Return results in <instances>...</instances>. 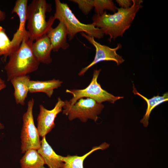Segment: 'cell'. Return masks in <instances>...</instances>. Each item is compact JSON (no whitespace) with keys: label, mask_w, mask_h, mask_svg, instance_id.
Here are the masks:
<instances>
[{"label":"cell","mask_w":168,"mask_h":168,"mask_svg":"<svg viewBox=\"0 0 168 168\" xmlns=\"http://www.w3.org/2000/svg\"><path fill=\"white\" fill-rule=\"evenodd\" d=\"M46 34L49 40L53 51L57 52L60 49L65 50L69 47L67 42L66 28L62 21H59L55 28L51 27Z\"/></svg>","instance_id":"obj_11"},{"label":"cell","mask_w":168,"mask_h":168,"mask_svg":"<svg viewBox=\"0 0 168 168\" xmlns=\"http://www.w3.org/2000/svg\"><path fill=\"white\" fill-rule=\"evenodd\" d=\"M109 146V144L104 142L99 146L93 147L91 151L83 156L68 155L66 157L63 156V164L62 168H84L83 162L87 156L95 151L99 149L105 150Z\"/></svg>","instance_id":"obj_17"},{"label":"cell","mask_w":168,"mask_h":168,"mask_svg":"<svg viewBox=\"0 0 168 168\" xmlns=\"http://www.w3.org/2000/svg\"><path fill=\"white\" fill-rule=\"evenodd\" d=\"M66 105L65 101L58 97L54 108L51 110H48L42 105H40V113L37 119V129L40 136H45L54 127L55 119Z\"/></svg>","instance_id":"obj_9"},{"label":"cell","mask_w":168,"mask_h":168,"mask_svg":"<svg viewBox=\"0 0 168 168\" xmlns=\"http://www.w3.org/2000/svg\"><path fill=\"white\" fill-rule=\"evenodd\" d=\"M30 77L28 75L14 77L11 81L14 89V95L17 104L23 105L29 92V85Z\"/></svg>","instance_id":"obj_14"},{"label":"cell","mask_w":168,"mask_h":168,"mask_svg":"<svg viewBox=\"0 0 168 168\" xmlns=\"http://www.w3.org/2000/svg\"><path fill=\"white\" fill-rule=\"evenodd\" d=\"M5 84L4 81L0 78V85Z\"/></svg>","instance_id":"obj_24"},{"label":"cell","mask_w":168,"mask_h":168,"mask_svg":"<svg viewBox=\"0 0 168 168\" xmlns=\"http://www.w3.org/2000/svg\"><path fill=\"white\" fill-rule=\"evenodd\" d=\"M116 2L121 8L124 9L130 7L132 4V2L131 0H116Z\"/></svg>","instance_id":"obj_21"},{"label":"cell","mask_w":168,"mask_h":168,"mask_svg":"<svg viewBox=\"0 0 168 168\" xmlns=\"http://www.w3.org/2000/svg\"><path fill=\"white\" fill-rule=\"evenodd\" d=\"M27 3V0H17L12 10V13H15L18 15L19 25L18 29L14 34L11 40L10 55L19 48L24 37L26 35L29 36L25 28Z\"/></svg>","instance_id":"obj_10"},{"label":"cell","mask_w":168,"mask_h":168,"mask_svg":"<svg viewBox=\"0 0 168 168\" xmlns=\"http://www.w3.org/2000/svg\"><path fill=\"white\" fill-rule=\"evenodd\" d=\"M91 5L95 8L96 14L100 15L105 10L115 12L117 8L112 0H91Z\"/></svg>","instance_id":"obj_20"},{"label":"cell","mask_w":168,"mask_h":168,"mask_svg":"<svg viewBox=\"0 0 168 168\" xmlns=\"http://www.w3.org/2000/svg\"><path fill=\"white\" fill-rule=\"evenodd\" d=\"M34 103V100L33 98L28 101L27 111L23 116L21 150L23 153L30 149L37 150L40 147V135L35 125L33 115Z\"/></svg>","instance_id":"obj_6"},{"label":"cell","mask_w":168,"mask_h":168,"mask_svg":"<svg viewBox=\"0 0 168 168\" xmlns=\"http://www.w3.org/2000/svg\"><path fill=\"white\" fill-rule=\"evenodd\" d=\"M51 10V5L45 0H33L26 10L27 31L33 41L46 34L55 19L51 16L46 20V13Z\"/></svg>","instance_id":"obj_3"},{"label":"cell","mask_w":168,"mask_h":168,"mask_svg":"<svg viewBox=\"0 0 168 168\" xmlns=\"http://www.w3.org/2000/svg\"><path fill=\"white\" fill-rule=\"evenodd\" d=\"M81 35L95 47L96 54L93 61L81 69L78 73L79 76L84 75L90 68L101 61H113L116 63L117 65H119L124 61L122 57L116 53V51L121 48L122 46L120 44H118L116 47L111 48L108 46L101 44L96 41L93 37L84 32H81Z\"/></svg>","instance_id":"obj_8"},{"label":"cell","mask_w":168,"mask_h":168,"mask_svg":"<svg viewBox=\"0 0 168 168\" xmlns=\"http://www.w3.org/2000/svg\"><path fill=\"white\" fill-rule=\"evenodd\" d=\"M25 153L20 161L21 168H46L44 161L37 150L30 149Z\"/></svg>","instance_id":"obj_18"},{"label":"cell","mask_w":168,"mask_h":168,"mask_svg":"<svg viewBox=\"0 0 168 168\" xmlns=\"http://www.w3.org/2000/svg\"><path fill=\"white\" fill-rule=\"evenodd\" d=\"M6 16L5 13L0 9V22L5 20Z\"/></svg>","instance_id":"obj_22"},{"label":"cell","mask_w":168,"mask_h":168,"mask_svg":"<svg viewBox=\"0 0 168 168\" xmlns=\"http://www.w3.org/2000/svg\"><path fill=\"white\" fill-rule=\"evenodd\" d=\"M133 92L135 95H138L142 98L147 103V107L145 114L140 121L144 127H147L149 123L150 115L152 110L158 105L168 101V92L164 93L162 96H154L152 98L148 99L138 92L134 86Z\"/></svg>","instance_id":"obj_16"},{"label":"cell","mask_w":168,"mask_h":168,"mask_svg":"<svg viewBox=\"0 0 168 168\" xmlns=\"http://www.w3.org/2000/svg\"><path fill=\"white\" fill-rule=\"evenodd\" d=\"M6 87L5 84L0 85V91L4 89ZM4 128L3 125L0 122V129H2Z\"/></svg>","instance_id":"obj_23"},{"label":"cell","mask_w":168,"mask_h":168,"mask_svg":"<svg viewBox=\"0 0 168 168\" xmlns=\"http://www.w3.org/2000/svg\"><path fill=\"white\" fill-rule=\"evenodd\" d=\"M11 40L7 35L5 30L0 26V56H3L5 61L10 55Z\"/></svg>","instance_id":"obj_19"},{"label":"cell","mask_w":168,"mask_h":168,"mask_svg":"<svg viewBox=\"0 0 168 168\" xmlns=\"http://www.w3.org/2000/svg\"><path fill=\"white\" fill-rule=\"evenodd\" d=\"M132 1V4L128 8H117V12L113 14H107L105 11L101 15L96 14L93 16L92 24L100 29L104 34L110 36L109 41L123 36L142 7V0Z\"/></svg>","instance_id":"obj_1"},{"label":"cell","mask_w":168,"mask_h":168,"mask_svg":"<svg viewBox=\"0 0 168 168\" xmlns=\"http://www.w3.org/2000/svg\"><path fill=\"white\" fill-rule=\"evenodd\" d=\"M37 151L43 157L49 168H62L63 156L55 152L46 141L45 136L42 137L40 147Z\"/></svg>","instance_id":"obj_13"},{"label":"cell","mask_w":168,"mask_h":168,"mask_svg":"<svg viewBox=\"0 0 168 168\" xmlns=\"http://www.w3.org/2000/svg\"><path fill=\"white\" fill-rule=\"evenodd\" d=\"M101 70V69L94 70L92 80L86 88L66 90V93L72 94L73 96L69 101H65L66 105L63 107V114H66L70 108L81 98H89L100 103L108 101L113 104L117 100L124 98L123 96H115L101 88L97 81Z\"/></svg>","instance_id":"obj_5"},{"label":"cell","mask_w":168,"mask_h":168,"mask_svg":"<svg viewBox=\"0 0 168 168\" xmlns=\"http://www.w3.org/2000/svg\"><path fill=\"white\" fill-rule=\"evenodd\" d=\"M62 83V81L54 79L46 81L30 80L29 85V92L31 93L44 92L51 97L54 90L60 87Z\"/></svg>","instance_id":"obj_15"},{"label":"cell","mask_w":168,"mask_h":168,"mask_svg":"<svg viewBox=\"0 0 168 168\" xmlns=\"http://www.w3.org/2000/svg\"><path fill=\"white\" fill-rule=\"evenodd\" d=\"M55 12L54 18L63 22L69 40L72 39L78 32L86 34L98 39L102 38L104 34L100 28L92 24H85L80 22L72 12L67 4L59 0L55 1Z\"/></svg>","instance_id":"obj_4"},{"label":"cell","mask_w":168,"mask_h":168,"mask_svg":"<svg viewBox=\"0 0 168 168\" xmlns=\"http://www.w3.org/2000/svg\"><path fill=\"white\" fill-rule=\"evenodd\" d=\"M104 106L89 98L79 99L68 111L66 115H68L70 120L78 118L82 122L87 121L88 119L96 122L98 115L100 114Z\"/></svg>","instance_id":"obj_7"},{"label":"cell","mask_w":168,"mask_h":168,"mask_svg":"<svg viewBox=\"0 0 168 168\" xmlns=\"http://www.w3.org/2000/svg\"><path fill=\"white\" fill-rule=\"evenodd\" d=\"M33 42L28 35L25 36L19 48L9 56V60L5 67L7 81L16 77L26 75L38 69L40 63L32 52Z\"/></svg>","instance_id":"obj_2"},{"label":"cell","mask_w":168,"mask_h":168,"mask_svg":"<svg viewBox=\"0 0 168 168\" xmlns=\"http://www.w3.org/2000/svg\"><path fill=\"white\" fill-rule=\"evenodd\" d=\"M32 52L40 63L49 64L52 62V47L49 40L45 34L35 40L31 46Z\"/></svg>","instance_id":"obj_12"}]
</instances>
